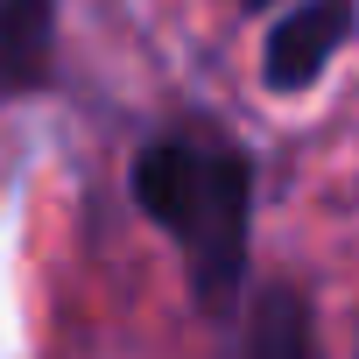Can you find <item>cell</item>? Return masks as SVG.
Here are the masks:
<instances>
[{
	"instance_id": "5",
	"label": "cell",
	"mask_w": 359,
	"mask_h": 359,
	"mask_svg": "<svg viewBox=\"0 0 359 359\" xmlns=\"http://www.w3.org/2000/svg\"><path fill=\"white\" fill-rule=\"evenodd\" d=\"M240 8H268V0H240Z\"/></svg>"
},
{
	"instance_id": "2",
	"label": "cell",
	"mask_w": 359,
	"mask_h": 359,
	"mask_svg": "<svg viewBox=\"0 0 359 359\" xmlns=\"http://www.w3.org/2000/svg\"><path fill=\"white\" fill-rule=\"evenodd\" d=\"M352 22H359V0H303L296 15L275 22L268 50H261V78L268 92H303L331 71V57L352 43Z\"/></svg>"
},
{
	"instance_id": "4",
	"label": "cell",
	"mask_w": 359,
	"mask_h": 359,
	"mask_svg": "<svg viewBox=\"0 0 359 359\" xmlns=\"http://www.w3.org/2000/svg\"><path fill=\"white\" fill-rule=\"evenodd\" d=\"M247 359H324L317 352V317L289 282L261 289V303L247 317Z\"/></svg>"
},
{
	"instance_id": "1",
	"label": "cell",
	"mask_w": 359,
	"mask_h": 359,
	"mask_svg": "<svg viewBox=\"0 0 359 359\" xmlns=\"http://www.w3.org/2000/svg\"><path fill=\"white\" fill-rule=\"evenodd\" d=\"M134 205L184 247L191 289L212 317L233 310L247 282V233H254V155L226 127H169L134 155Z\"/></svg>"
},
{
	"instance_id": "3",
	"label": "cell",
	"mask_w": 359,
	"mask_h": 359,
	"mask_svg": "<svg viewBox=\"0 0 359 359\" xmlns=\"http://www.w3.org/2000/svg\"><path fill=\"white\" fill-rule=\"evenodd\" d=\"M57 43V0H0V99L43 85Z\"/></svg>"
}]
</instances>
